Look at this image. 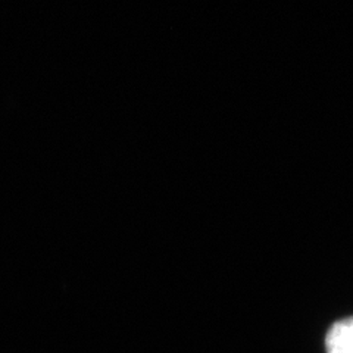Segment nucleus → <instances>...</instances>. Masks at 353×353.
Instances as JSON below:
<instances>
[{
  "instance_id": "nucleus-1",
  "label": "nucleus",
  "mask_w": 353,
  "mask_h": 353,
  "mask_svg": "<svg viewBox=\"0 0 353 353\" xmlns=\"http://www.w3.org/2000/svg\"><path fill=\"white\" fill-rule=\"evenodd\" d=\"M325 347L327 353H353V318L341 319L330 328Z\"/></svg>"
}]
</instances>
